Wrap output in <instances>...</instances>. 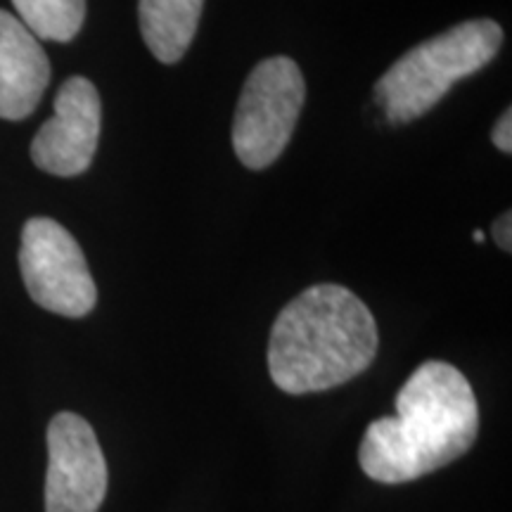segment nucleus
Masks as SVG:
<instances>
[{
	"label": "nucleus",
	"instance_id": "nucleus-1",
	"mask_svg": "<svg viewBox=\"0 0 512 512\" xmlns=\"http://www.w3.org/2000/svg\"><path fill=\"white\" fill-rule=\"evenodd\" d=\"M477 434L479 406L467 377L451 363L427 361L396 394V413L370 422L358 460L375 482H413L470 451Z\"/></svg>",
	"mask_w": 512,
	"mask_h": 512
},
{
	"label": "nucleus",
	"instance_id": "nucleus-2",
	"mask_svg": "<svg viewBox=\"0 0 512 512\" xmlns=\"http://www.w3.org/2000/svg\"><path fill=\"white\" fill-rule=\"evenodd\" d=\"M377 354L373 313L335 283L313 285L275 318L268 370L285 394H313L354 380Z\"/></svg>",
	"mask_w": 512,
	"mask_h": 512
},
{
	"label": "nucleus",
	"instance_id": "nucleus-3",
	"mask_svg": "<svg viewBox=\"0 0 512 512\" xmlns=\"http://www.w3.org/2000/svg\"><path fill=\"white\" fill-rule=\"evenodd\" d=\"M503 46L494 19H472L420 43L399 57L375 83V100L392 124L420 119L453 83L484 69Z\"/></svg>",
	"mask_w": 512,
	"mask_h": 512
},
{
	"label": "nucleus",
	"instance_id": "nucleus-4",
	"mask_svg": "<svg viewBox=\"0 0 512 512\" xmlns=\"http://www.w3.org/2000/svg\"><path fill=\"white\" fill-rule=\"evenodd\" d=\"M306 100V81L292 57L259 62L247 76L235 107L233 150L247 169L261 171L290 145Z\"/></svg>",
	"mask_w": 512,
	"mask_h": 512
},
{
	"label": "nucleus",
	"instance_id": "nucleus-5",
	"mask_svg": "<svg viewBox=\"0 0 512 512\" xmlns=\"http://www.w3.org/2000/svg\"><path fill=\"white\" fill-rule=\"evenodd\" d=\"M19 271L29 297L50 313L83 318L95 309L98 287L86 256L67 228L46 216L29 219L22 230Z\"/></svg>",
	"mask_w": 512,
	"mask_h": 512
},
{
	"label": "nucleus",
	"instance_id": "nucleus-6",
	"mask_svg": "<svg viewBox=\"0 0 512 512\" xmlns=\"http://www.w3.org/2000/svg\"><path fill=\"white\" fill-rule=\"evenodd\" d=\"M107 494V463L93 427L57 413L48 427L46 512H98Z\"/></svg>",
	"mask_w": 512,
	"mask_h": 512
},
{
	"label": "nucleus",
	"instance_id": "nucleus-7",
	"mask_svg": "<svg viewBox=\"0 0 512 512\" xmlns=\"http://www.w3.org/2000/svg\"><path fill=\"white\" fill-rule=\"evenodd\" d=\"M100 93L86 76H72L55 95V114L38 128L31 159L41 171L72 178L88 171L100 140Z\"/></svg>",
	"mask_w": 512,
	"mask_h": 512
},
{
	"label": "nucleus",
	"instance_id": "nucleus-8",
	"mask_svg": "<svg viewBox=\"0 0 512 512\" xmlns=\"http://www.w3.org/2000/svg\"><path fill=\"white\" fill-rule=\"evenodd\" d=\"M48 83L46 50L12 12L0 10V119H27L41 102Z\"/></svg>",
	"mask_w": 512,
	"mask_h": 512
},
{
	"label": "nucleus",
	"instance_id": "nucleus-9",
	"mask_svg": "<svg viewBox=\"0 0 512 512\" xmlns=\"http://www.w3.org/2000/svg\"><path fill=\"white\" fill-rule=\"evenodd\" d=\"M204 0H138L140 34L162 64H176L197 34Z\"/></svg>",
	"mask_w": 512,
	"mask_h": 512
},
{
	"label": "nucleus",
	"instance_id": "nucleus-10",
	"mask_svg": "<svg viewBox=\"0 0 512 512\" xmlns=\"http://www.w3.org/2000/svg\"><path fill=\"white\" fill-rule=\"evenodd\" d=\"M12 5L38 41H72L86 19V0H12Z\"/></svg>",
	"mask_w": 512,
	"mask_h": 512
},
{
	"label": "nucleus",
	"instance_id": "nucleus-11",
	"mask_svg": "<svg viewBox=\"0 0 512 512\" xmlns=\"http://www.w3.org/2000/svg\"><path fill=\"white\" fill-rule=\"evenodd\" d=\"M491 140H494L498 150L505 152V155H510L512 152V112L510 110H505L503 117L496 121L494 131H491Z\"/></svg>",
	"mask_w": 512,
	"mask_h": 512
},
{
	"label": "nucleus",
	"instance_id": "nucleus-12",
	"mask_svg": "<svg viewBox=\"0 0 512 512\" xmlns=\"http://www.w3.org/2000/svg\"><path fill=\"white\" fill-rule=\"evenodd\" d=\"M491 233H494L496 245L503 249V252H512V214L505 211V214L498 216L491 226Z\"/></svg>",
	"mask_w": 512,
	"mask_h": 512
},
{
	"label": "nucleus",
	"instance_id": "nucleus-13",
	"mask_svg": "<svg viewBox=\"0 0 512 512\" xmlns=\"http://www.w3.org/2000/svg\"><path fill=\"white\" fill-rule=\"evenodd\" d=\"M472 238H475L477 245H482V242H484V233H482V230H475V233H472Z\"/></svg>",
	"mask_w": 512,
	"mask_h": 512
}]
</instances>
